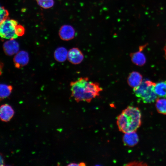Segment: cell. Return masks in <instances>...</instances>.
<instances>
[{
    "label": "cell",
    "instance_id": "obj_6",
    "mask_svg": "<svg viewBox=\"0 0 166 166\" xmlns=\"http://www.w3.org/2000/svg\"><path fill=\"white\" fill-rule=\"evenodd\" d=\"M13 61L15 67L20 68L28 64L29 61V54L25 51H20L14 56Z\"/></svg>",
    "mask_w": 166,
    "mask_h": 166
},
{
    "label": "cell",
    "instance_id": "obj_5",
    "mask_svg": "<svg viewBox=\"0 0 166 166\" xmlns=\"http://www.w3.org/2000/svg\"><path fill=\"white\" fill-rule=\"evenodd\" d=\"M84 56L81 51L78 48L74 47L68 52L67 59L69 62L74 65L78 64L83 61Z\"/></svg>",
    "mask_w": 166,
    "mask_h": 166
},
{
    "label": "cell",
    "instance_id": "obj_9",
    "mask_svg": "<svg viewBox=\"0 0 166 166\" xmlns=\"http://www.w3.org/2000/svg\"><path fill=\"white\" fill-rule=\"evenodd\" d=\"M14 113V109L10 105L5 104L0 108V117L3 121L7 122L12 118Z\"/></svg>",
    "mask_w": 166,
    "mask_h": 166
},
{
    "label": "cell",
    "instance_id": "obj_13",
    "mask_svg": "<svg viewBox=\"0 0 166 166\" xmlns=\"http://www.w3.org/2000/svg\"><path fill=\"white\" fill-rule=\"evenodd\" d=\"M130 56L132 62L137 65H143L146 62L145 55L140 50L138 52L131 53Z\"/></svg>",
    "mask_w": 166,
    "mask_h": 166
},
{
    "label": "cell",
    "instance_id": "obj_17",
    "mask_svg": "<svg viewBox=\"0 0 166 166\" xmlns=\"http://www.w3.org/2000/svg\"><path fill=\"white\" fill-rule=\"evenodd\" d=\"M38 4L44 9H49L52 7L54 4L53 0H35Z\"/></svg>",
    "mask_w": 166,
    "mask_h": 166
},
{
    "label": "cell",
    "instance_id": "obj_8",
    "mask_svg": "<svg viewBox=\"0 0 166 166\" xmlns=\"http://www.w3.org/2000/svg\"><path fill=\"white\" fill-rule=\"evenodd\" d=\"M14 39H10L5 42L3 44V50L6 55L12 56L18 52L19 44Z\"/></svg>",
    "mask_w": 166,
    "mask_h": 166
},
{
    "label": "cell",
    "instance_id": "obj_2",
    "mask_svg": "<svg viewBox=\"0 0 166 166\" xmlns=\"http://www.w3.org/2000/svg\"><path fill=\"white\" fill-rule=\"evenodd\" d=\"M71 95L77 102H90L96 97L94 89L88 77H81L70 84Z\"/></svg>",
    "mask_w": 166,
    "mask_h": 166
},
{
    "label": "cell",
    "instance_id": "obj_10",
    "mask_svg": "<svg viewBox=\"0 0 166 166\" xmlns=\"http://www.w3.org/2000/svg\"><path fill=\"white\" fill-rule=\"evenodd\" d=\"M123 140L124 144L129 147L133 146L138 141V137L135 131L124 133Z\"/></svg>",
    "mask_w": 166,
    "mask_h": 166
},
{
    "label": "cell",
    "instance_id": "obj_11",
    "mask_svg": "<svg viewBox=\"0 0 166 166\" xmlns=\"http://www.w3.org/2000/svg\"><path fill=\"white\" fill-rule=\"evenodd\" d=\"M142 81V76L141 75L136 71L130 73L127 79L128 85L133 88L140 85Z\"/></svg>",
    "mask_w": 166,
    "mask_h": 166
},
{
    "label": "cell",
    "instance_id": "obj_16",
    "mask_svg": "<svg viewBox=\"0 0 166 166\" xmlns=\"http://www.w3.org/2000/svg\"><path fill=\"white\" fill-rule=\"evenodd\" d=\"M0 97L1 99H4L10 96L13 89L12 85L1 84Z\"/></svg>",
    "mask_w": 166,
    "mask_h": 166
},
{
    "label": "cell",
    "instance_id": "obj_1",
    "mask_svg": "<svg viewBox=\"0 0 166 166\" xmlns=\"http://www.w3.org/2000/svg\"><path fill=\"white\" fill-rule=\"evenodd\" d=\"M117 124L120 131L124 133L136 131L141 123V114L137 107L129 106L118 116Z\"/></svg>",
    "mask_w": 166,
    "mask_h": 166
},
{
    "label": "cell",
    "instance_id": "obj_19",
    "mask_svg": "<svg viewBox=\"0 0 166 166\" xmlns=\"http://www.w3.org/2000/svg\"><path fill=\"white\" fill-rule=\"evenodd\" d=\"M15 33L18 36H21L24 35L25 32L24 27L21 25H17L15 27Z\"/></svg>",
    "mask_w": 166,
    "mask_h": 166
},
{
    "label": "cell",
    "instance_id": "obj_14",
    "mask_svg": "<svg viewBox=\"0 0 166 166\" xmlns=\"http://www.w3.org/2000/svg\"><path fill=\"white\" fill-rule=\"evenodd\" d=\"M155 91L157 96L166 98V81H161L156 84Z\"/></svg>",
    "mask_w": 166,
    "mask_h": 166
},
{
    "label": "cell",
    "instance_id": "obj_7",
    "mask_svg": "<svg viewBox=\"0 0 166 166\" xmlns=\"http://www.w3.org/2000/svg\"><path fill=\"white\" fill-rule=\"evenodd\" d=\"M75 31L71 26L64 25L60 28L59 32V36L63 40L69 41L73 39L75 36Z\"/></svg>",
    "mask_w": 166,
    "mask_h": 166
},
{
    "label": "cell",
    "instance_id": "obj_18",
    "mask_svg": "<svg viewBox=\"0 0 166 166\" xmlns=\"http://www.w3.org/2000/svg\"><path fill=\"white\" fill-rule=\"evenodd\" d=\"M8 11L3 6L0 7V22L9 19Z\"/></svg>",
    "mask_w": 166,
    "mask_h": 166
},
{
    "label": "cell",
    "instance_id": "obj_12",
    "mask_svg": "<svg viewBox=\"0 0 166 166\" xmlns=\"http://www.w3.org/2000/svg\"><path fill=\"white\" fill-rule=\"evenodd\" d=\"M68 52L65 47L57 48L54 52V57L57 61L61 62L65 61L67 58Z\"/></svg>",
    "mask_w": 166,
    "mask_h": 166
},
{
    "label": "cell",
    "instance_id": "obj_3",
    "mask_svg": "<svg viewBox=\"0 0 166 166\" xmlns=\"http://www.w3.org/2000/svg\"><path fill=\"white\" fill-rule=\"evenodd\" d=\"M156 84L149 80H145L133 88V91L136 96L144 103L153 102L157 99V95L155 91Z\"/></svg>",
    "mask_w": 166,
    "mask_h": 166
},
{
    "label": "cell",
    "instance_id": "obj_15",
    "mask_svg": "<svg viewBox=\"0 0 166 166\" xmlns=\"http://www.w3.org/2000/svg\"><path fill=\"white\" fill-rule=\"evenodd\" d=\"M156 107L158 112L163 114H166V99L162 98L156 100Z\"/></svg>",
    "mask_w": 166,
    "mask_h": 166
},
{
    "label": "cell",
    "instance_id": "obj_20",
    "mask_svg": "<svg viewBox=\"0 0 166 166\" xmlns=\"http://www.w3.org/2000/svg\"><path fill=\"white\" fill-rule=\"evenodd\" d=\"M0 165L1 166H4V160L3 157L2 156L1 154L0 155Z\"/></svg>",
    "mask_w": 166,
    "mask_h": 166
},
{
    "label": "cell",
    "instance_id": "obj_4",
    "mask_svg": "<svg viewBox=\"0 0 166 166\" xmlns=\"http://www.w3.org/2000/svg\"><path fill=\"white\" fill-rule=\"evenodd\" d=\"M18 22L14 19H9L0 22V35L3 38L9 39H15L18 36L15 33V27Z\"/></svg>",
    "mask_w": 166,
    "mask_h": 166
}]
</instances>
